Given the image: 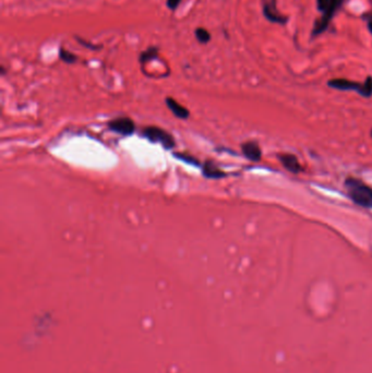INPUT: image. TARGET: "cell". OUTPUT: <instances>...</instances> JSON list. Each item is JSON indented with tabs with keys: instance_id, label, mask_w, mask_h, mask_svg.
Instances as JSON below:
<instances>
[{
	"instance_id": "cell-3",
	"label": "cell",
	"mask_w": 372,
	"mask_h": 373,
	"mask_svg": "<svg viewBox=\"0 0 372 373\" xmlns=\"http://www.w3.org/2000/svg\"><path fill=\"white\" fill-rule=\"evenodd\" d=\"M142 134L146 139H149L151 142L160 143L164 149H166V150L174 149L176 145V141H175V139L172 138V135L169 132L165 131L164 129L159 128V127H155V126L145 127L142 130Z\"/></svg>"
},
{
	"instance_id": "cell-14",
	"label": "cell",
	"mask_w": 372,
	"mask_h": 373,
	"mask_svg": "<svg viewBox=\"0 0 372 373\" xmlns=\"http://www.w3.org/2000/svg\"><path fill=\"white\" fill-rule=\"evenodd\" d=\"M195 37H197V40L199 42L202 43V44H206V43L211 40L210 33L207 32L205 29H203V28L197 29V31H195Z\"/></svg>"
},
{
	"instance_id": "cell-9",
	"label": "cell",
	"mask_w": 372,
	"mask_h": 373,
	"mask_svg": "<svg viewBox=\"0 0 372 373\" xmlns=\"http://www.w3.org/2000/svg\"><path fill=\"white\" fill-rule=\"evenodd\" d=\"M165 103L167 107L169 108V110L174 114L177 118L179 119H188L189 116H190V111L185 107L181 105V104H179L176 100L171 99V97H167L165 100Z\"/></svg>"
},
{
	"instance_id": "cell-13",
	"label": "cell",
	"mask_w": 372,
	"mask_h": 373,
	"mask_svg": "<svg viewBox=\"0 0 372 373\" xmlns=\"http://www.w3.org/2000/svg\"><path fill=\"white\" fill-rule=\"evenodd\" d=\"M176 158L178 160H180V161L186 162L188 164H191V165H193V166H200V165H201L200 162H199L195 158H193L192 155H190L188 153H177Z\"/></svg>"
},
{
	"instance_id": "cell-2",
	"label": "cell",
	"mask_w": 372,
	"mask_h": 373,
	"mask_svg": "<svg viewBox=\"0 0 372 373\" xmlns=\"http://www.w3.org/2000/svg\"><path fill=\"white\" fill-rule=\"evenodd\" d=\"M327 84H328V86H331V88L341 90V91L354 90L365 97H369L372 95V77H370V76L363 84L353 82L349 80H345V79H333V80L328 81Z\"/></svg>"
},
{
	"instance_id": "cell-16",
	"label": "cell",
	"mask_w": 372,
	"mask_h": 373,
	"mask_svg": "<svg viewBox=\"0 0 372 373\" xmlns=\"http://www.w3.org/2000/svg\"><path fill=\"white\" fill-rule=\"evenodd\" d=\"M181 0H167V7L170 10H176Z\"/></svg>"
},
{
	"instance_id": "cell-12",
	"label": "cell",
	"mask_w": 372,
	"mask_h": 373,
	"mask_svg": "<svg viewBox=\"0 0 372 373\" xmlns=\"http://www.w3.org/2000/svg\"><path fill=\"white\" fill-rule=\"evenodd\" d=\"M59 57L66 64H74L76 62V56L65 48L59 49Z\"/></svg>"
},
{
	"instance_id": "cell-15",
	"label": "cell",
	"mask_w": 372,
	"mask_h": 373,
	"mask_svg": "<svg viewBox=\"0 0 372 373\" xmlns=\"http://www.w3.org/2000/svg\"><path fill=\"white\" fill-rule=\"evenodd\" d=\"M330 4H331V0H317L318 9L322 12H324L327 9Z\"/></svg>"
},
{
	"instance_id": "cell-7",
	"label": "cell",
	"mask_w": 372,
	"mask_h": 373,
	"mask_svg": "<svg viewBox=\"0 0 372 373\" xmlns=\"http://www.w3.org/2000/svg\"><path fill=\"white\" fill-rule=\"evenodd\" d=\"M241 150L246 158L252 162H259L261 160V149L257 142L249 141L241 145Z\"/></svg>"
},
{
	"instance_id": "cell-17",
	"label": "cell",
	"mask_w": 372,
	"mask_h": 373,
	"mask_svg": "<svg viewBox=\"0 0 372 373\" xmlns=\"http://www.w3.org/2000/svg\"><path fill=\"white\" fill-rule=\"evenodd\" d=\"M76 40H77V42H80L82 45H84V46H86V47H89V48H91V49H97V48H99L97 46H93V45H91V44H88V42H84L82 38L76 37Z\"/></svg>"
},
{
	"instance_id": "cell-5",
	"label": "cell",
	"mask_w": 372,
	"mask_h": 373,
	"mask_svg": "<svg viewBox=\"0 0 372 373\" xmlns=\"http://www.w3.org/2000/svg\"><path fill=\"white\" fill-rule=\"evenodd\" d=\"M108 128L121 135H131L135 131L134 121L128 117H119L112 119L108 123Z\"/></svg>"
},
{
	"instance_id": "cell-1",
	"label": "cell",
	"mask_w": 372,
	"mask_h": 373,
	"mask_svg": "<svg viewBox=\"0 0 372 373\" xmlns=\"http://www.w3.org/2000/svg\"><path fill=\"white\" fill-rule=\"evenodd\" d=\"M345 188L347 194L356 204L371 209L372 207V188L366 185L365 182L356 179L348 178L345 181Z\"/></svg>"
},
{
	"instance_id": "cell-4",
	"label": "cell",
	"mask_w": 372,
	"mask_h": 373,
	"mask_svg": "<svg viewBox=\"0 0 372 373\" xmlns=\"http://www.w3.org/2000/svg\"><path fill=\"white\" fill-rule=\"evenodd\" d=\"M343 2L344 0H331V4H330V6H328L327 9L323 12L322 18L318 20L315 24V28L312 31V34L315 36L319 35V34H321L322 32H324L327 29L328 24H330L331 20L333 19L335 12L341 7Z\"/></svg>"
},
{
	"instance_id": "cell-18",
	"label": "cell",
	"mask_w": 372,
	"mask_h": 373,
	"mask_svg": "<svg viewBox=\"0 0 372 373\" xmlns=\"http://www.w3.org/2000/svg\"><path fill=\"white\" fill-rule=\"evenodd\" d=\"M368 28H369V31L372 33V19L368 22Z\"/></svg>"
},
{
	"instance_id": "cell-8",
	"label": "cell",
	"mask_w": 372,
	"mask_h": 373,
	"mask_svg": "<svg viewBox=\"0 0 372 373\" xmlns=\"http://www.w3.org/2000/svg\"><path fill=\"white\" fill-rule=\"evenodd\" d=\"M202 173L204 177L209 179H221L226 176V173L220 169L218 165L212 161H206L202 164Z\"/></svg>"
},
{
	"instance_id": "cell-10",
	"label": "cell",
	"mask_w": 372,
	"mask_h": 373,
	"mask_svg": "<svg viewBox=\"0 0 372 373\" xmlns=\"http://www.w3.org/2000/svg\"><path fill=\"white\" fill-rule=\"evenodd\" d=\"M279 159H280L281 163L283 164V166L288 171L293 172V173H297V172L301 171V165L299 164L295 155L282 154L279 156Z\"/></svg>"
},
{
	"instance_id": "cell-19",
	"label": "cell",
	"mask_w": 372,
	"mask_h": 373,
	"mask_svg": "<svg viewBox=\"0 0 372 373\" xmlns=\"http://www.w3.org/2000/svg\"><path fill=\"white\" fill-rule=\"evenodd\" d=\"M371 135H372V131H371Z\"/></svg>"
},
{
	"instance_id": "cell-6",
	"label": "cell",
	"mask_w": 372,
	"mask_h": 373,
	"mask_svg": "<svg viewBox=\"0 0 372 373\" xmlns=\"http://www.w3.org/2000/svg\"><path fill=\"white\" fill-rule=\"evenodd\" d=\"M263 13L265 18L274 23L285 24L287 19L284 15L280 14V12L276 9V0H265L263 5Z\"/></svg>"
},
{
	"instance_id": "cell-11",
	"label": "cell",
	"mask_w": 372,
	"mask_h": 373,
	"mask_svg": "<svg viewBox=\"0 0 372 373\" xmlns=\"http://www.w3.org/2000/svg\"><path fill=\"white\" fill-rule=\"evenodd\" d=\"M159 56V50L155 47H150L148 50H145L144 53L140 56V62L141 64H145L148 62H151L153 59H156Z\"/></svg>"
}]
</instances>
